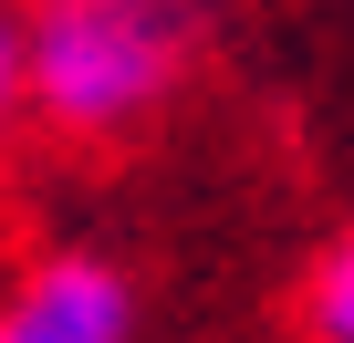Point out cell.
Instances as JSON below:
<instances>
[{"mask_svg": "<svg viewBox=\"0 0 354 343\" xmlns=\"http://www.w3.org/2000/svg\"><path fill=\"white\" fill-rule=\"evenodd\" d=\"M167 42L177 32H167L156 0H53L32 52H21V73H32V94L63 125H125V115L156 104Z\"/></svg>", "mask_w": 354, "mask_h": 343, "instance_id": "cell-1", "label": "cell"}, {"mask_svg": "<svg viewBox=\"0 0 354 343\" xmlns=\"http://www.w3.org/2000/svg\"><path fill=\"white\" fill-rule=\"evenodd\" d=\"M0 343H125V281L104 260H53L0 312Z\"/></svg>", "mask_w": 354, "mask_h": 343, "instance_id": "cell-2", "label": "cell"}, {"mask_svg": "<svg viewBox=\"0 0 354 343\" xmlns=\"http://www.w3.org/2000/svg\"><path fill=\"white\" fill-rule=\"evenodd\" d=\"M313 322H323V343H354V239L323 260V281H313Z\"/></svg>", "mask_w": 354, "mask_h": 343, "instance_id": "cell-3", "label": "cell"}, {"mask_svg": "<svg viewBox=\"0 0 354 343\" xmlns=\"http://www.w3.org/2000/svg\"><path fill=\"white\" fill-rule=\"evenodd\" d=\"M11 84H21V52H11V32H0V115H11Z\"/></svg>", "mask_w": 354, "mask_h": 343, "instance_id": "cell-4", "label": "cell"}]
</instances>
